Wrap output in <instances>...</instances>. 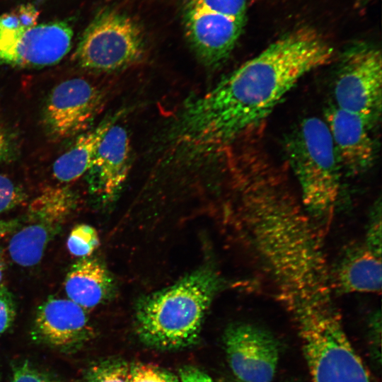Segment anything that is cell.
<instances>
[{
	"label": "cell",
	"instance_id": "6da1fadb",
	"mask_svg": "<svg viewBox=\"0 0 382 382\" xmlns=\"http://www.w3.org/2000/svg\"><path fill=\"white\" fill-rule=\"evenodd\" d=\"M335 50L316 28L279 37L183 108L178 143L195 152L219 150L258 126L305 75L332 62Z\"/></svg>",
	"mask_w": 382,
	"mask_h": 382
},
{
	"label": "cell",
	"instance_id": "7a4b0ae2",
	"mask_svg": "<svg viewBox=\"0 0 382 382\" xmlns=\"http://www.w3.org/2000/svg\"><path fill=\"white\" fill-rule=\"evenodd\" d=\"M242 216L252 248L288 311L333 301L330 272L305 209L265 172L249 175Z\"/></svg>",
	"mask_w": 382,
	"mask_h": 382
},
{
	"label": "cell",
	"instance_id": "3957f363",
	"mask_svg": "<svg viewBox=\"0 0 382 382\" xmlns=\"http://www.w3.org/2000/svg\"><path fill=\"white\" fill-rule=\"evenodd\" d=\"M219 286L216 272L202 267L142 298L135 313L139 339L149 347L166 350L194 344Z\"/></svg>",
	"mask_w": 382,
	"mask_h": 382
},
{
	"label": "cell",
	"instance_id": "277c9868",
	"mask_svg": "<svg viewBox=\"0 0 382 382\" xmlns=\"http://www.w3.org/2000/svg\"><path fill=\"white\" fill-rule=\"evenodd\" d=\"M285 144L303 208L311 218L327 220L340 191L341 166L325 121L305 118Z\"/></svg>",
	"mask_w": 382,
	"mask_h": 382
},
{
	"label": "cell",
	"instance_id": "5b68a950",
	"mask_svg": "<svg viewBox=\"0 0 382 382\" xmlns=\"http://www.w3.org/2000/svg\"><path fill=\"white\" fill-rule=\"evenodd\" d=\"M312 382H371L337 306L294 316Z\"/></svg>",
	"mask_w": 382,
	"mask_h": 382
},
{
	"label": "cell",
	"instance_id": "8992f818",
	"mask_svg": "<svg viewBox=\"0 0 382 382\" xmlns=\"http://www.w3.org/2000/svg\"><path fill=\"white\" fill-rule=\"evenodd\" d=\"M248 0H183L187 42L202 63L217 66L229 57L246 23Z\"/></svg>",
	"mask_w": 382,
	"mask_h": 382
},
{
	"label": "cell",
	"instance_id": "52a82bcc",
	"mask_svg": "<svg viewBox=\"0 0 382 382\" xmlns=\"http://www.w3.org/2000/svg\"><path fill=\"white\" fill-rule=\"evenodd\" d=\"M143 52L139 24L127 14L107 8L88 25L74 56L83 68L110 71L135 63Z\"/></svg>",
	"mask_w": 382,
	"mask_h": 382
},
{
	"label": "cell",
	"instance_id": "ba28073f",
	"mask_svg": "<svg viewBox=\"0 0 382 382\" xmlns=\"http://www.w3.org/2000/svg\"><path fill=\"white\" fill-rule=\"evenodd\" d=\"M334 105L357 114L373 126L381 115L382 57L376 45H350L342 54L333 86Z\"/></svg>",
	"mask_w": 382,
	"mask_h": 382
},
{
	"label": "cell",
	"instance_id": "9c48e42d",
	"mask_svg": "<svg viewBox=\"0 0 382 382\" xmlns=\"http://www.w3.org/2000/svg\"><path fill=\"white\" fill-rule=\"evenodd\" d=\"M76 204V195L67 187L43 189L29 204L10 239L8 250L12 260L23 267L38 264Z\"/></svg>",
	"mask_w": 382,
	"mask_h": 382
},
{
	"label": "cell",
	"instance_id": "30bf717a",
	"mask_svg": "<svg viewBox=\"0 0 382 382\" xmlns=\"http://www.w3.org/2000/svg\"><path fill=\"white\" fill-rule=\"evenodd\" d=\"M72 37L64 21L20 29L0 26V62L19 67L54 65L69 52Z\"/></svg>",
	"mask_w": 382,
	"mask_h": 382
},
{
	"label": "cell",
	"instance_id": "8fae6325",
	"mask_svg": "<svg viewBox=\"0 0 382 382\" xmlns=\"http://www.w3.org/2000/svg\"><path fill=\"white\" fill-rule=\"evenodd\" d=\"M224 342L230 368L241 382L272 381L279 349L268 330L249 323H236L225 330Z\"/></svg>",
	"mask_w": 382,
	"mask_h": 382
},
{
	"label": "cell",
	"instance_id": "7c38bea8",
	"mask_svg": "<svg viewBox=\"0 0 382 382\" xmlns=\"http://www.w3.org/2000/svg\"><path fill=\"white\" fill-rule=\"evenodd\" d=\"M101 100L99 90L83 79L62 81L52 89L46 103V127L56 138L73 137L89 125Z\"/></svg>",
	"mask_w": 382,
	"mask_h": 382
},
{
	"label": "cell",
	"instance_id": "4fadbf2b",
	"mask_svg": "<svg viewBox=\"0 0 382 382\" xmlns=\"http://www.w3.org/2000/svg\"><path fill=\"white\" fill-rule=\"evenodd\" d=\"M91 336L87 310L70 299L50 296L37 308L32 329L35 341L70 352Z\"/></svg>",
	"mask_w": 382,
	"mask_h": 382
},
{
	"label": "cell",
	"instance_id": "5bb4252c",
	"mask_svg": "<svg viewBox=\"0 0 382 382\" xmlns=\"http://www.w3.org/2000/svg\"><path fill=\"white\" fill-rule=\"evenodd\" d=\"M323 120L341 167L354 175L372 167L376 148L371 133V124L361 116L334 105L325 110Z\"/></svg>",
	"mask_w": 382,
	"mask_h": 382
},
{
	"label": "cell",
	"instance_id": "9a60e30c",
	"mask_svg": "<svg viewBox=\"0 0 382 382\" xmlns=\"http://www.w3.org/2000/svg\"><path fill=\"white\" fill-rule=\"evenodd\" d=\"M130 166V144L126 129L112 125L105 134L89 169L91 187L111 197L125 182Z\"/></svg>",
	"mask_w": 382,
	"mask_h": 382
},
{
	"label": "cell",
	"instance_id": "2e32d148",
	"mask_svg": "<svg viewBox=\"0 0 382 382\" xmlns=\"http://www.w3.org/2000/svg\"><path fill=\"white\" fill-rule=\"evenodd\" d=\"M332 289L344 292L376 293L381 288V254L365 243L347 252L330 272Z\"/></svg>",
	"mask_w": 382,
	"mask_h": 382
},
{
	"label": "cell",
	"instance_id": "e0dca14e",
	"mask_svg": "<svg viewBox=\"0 0 382 382\" xmlns=\"http://www.w3.org/2000/svg\"><path fill=\"white\" fill-rule=\"evenodd\" d=\"M111 288L112 279L106 268L98 260L88 257L71 265L64 282L69 299L86 310L103 303Z\"/></svg>",
	"mask_w": 382,
	"mask_h": 382
},
{
	"label": "cell",
	"instance_id": "ac0fdd59",
	"mask_svg": "<svg viewBox=\"0 0 382 382\" xmlns=\"http://www.w3.org/2000/svg\"><path fill=\"white\" fill-rule=\"evenodd\" d=\"M113 124L114 120H107L96 128L79 135L71 147L54 161L52 166L54 178L62 183H68L88 172L101 140Z\"/></svg>",
	"mask_w": 382,
	"mask_h": 382
},
{
	"label": "cell",
	"instance_id": "d6986e66",
	"mask_svg": "<svg viewBox=\"0 0 382 382\" xmlns=\"http://www.w3.org/2000/svg\"><path fill=\"white\" fill-rule=\"evenodd\" d=\"M69 253L76 257H89L99 246L100 240L97 231L88 224L76 225L71 230L67 239Z\"/></svg>",
	"mask_w": 382,
	"mask_h": 382
},
{
	"label": "cell",
	"instance_id": "ffe728a7",
	"mask_svg": "<svg viewBox=\"0 0 382 382\" xmlns=\"http://www.w3.org/2000/svg\"><path fill=\"white\" fill-rule=\"evenodd\" d=\"M87 382H129V366L121 360L97 362L86 371Z\"/></svg>",
	"mask_w": 382,
	"mask_h": 382
},
{
	"label": "cell",
	"instance_id": "44dd1931",
	"mask_svg": "<svg viewBox=\"0 0 382 382\" xmlns=\"http://www.w3.org/2000/svg\"><path fill=\"white\" fill-rule=\"evenodd\" d=\"M129 382H179L168 371L157 366L138 363L129 366Z\"/></svg>",
	"mask_w": 382,
	"mask_h": 382
},
{
	"label": "cell",
	"instance_id": "7402d4cb",
	"mask_svg": "<svg viewBox=\"0 0 382 382\" xmlns=\"http://www.w3.org/2000/svg\"><path fill=\"white\" fill-rule=\"evenodd\" d=\"M38 12L30 4L21 5L11 12L0 15V26L7 29L25 28L35 25Z\"/></svg>",
	"mask_w": 382,
	"mask_h": 382
},
{
	"label": "cell",
	"instance_id": "603a6c76",
	"mask_svg": "<svg viewBox=\"0 0 382 382\" xmlns=\"http://www.w3.org/2000/svg\"><path fill=\"white\" fill-rule=\"evenodd\" d=\"M25 199L24 192L7 177L0 175V213L13 209Z\"/></svg>",
	"mask_w": 382,
	"mask_h": 382
},
{
	"label": "cell",
	"instance_id": "cb8c5ba5",
	"mask_svg": "<svg viewBox=\"0 0 382 382\" xmlns=\"http://www.w3.org/2000/svg\"><path fill=\"white\" fill-rule=\"evenodd\" d=\"M16 315V303L13 294L4 284H0V335L13 324Z\"/></svg>",
	"mask_w": 382,
	"mask_h": 382
},
{
	"label": "cell",
	"instance_id": "d4e9b609",
	"mask_svg": "<svg viewBox=\"0 0 382 382\" xmlns=\"http://www.w3.org/2000/svg\"><path fill=\"white\" fill-rule=\"evenodd\" d=\"M381 202L374 207L371 212L365 244L381 254Z\"/></svg>",
	"mask_w": 382,
	"mask_h": 382
},
{
	"label": "cell",
	"instance_id": "484cf974",
	"mask_svg": "<svg viewBox=\"0 0 382 382\" xmlns=\"http://www.w3.org/2000/svg\"><path fill=\"white\" fill-rule=\"evenodd\" d=\"M12 382H59L40 371L28 361L14 367Z\"/></svg>",
	"mask_w": 382,
	"mask_h": 382
},
{
	"label": "cell",
	"instance_id": "4316f807",
	"mask_svg": "<svg viewBox=\"0 0 382 382\" xmlns=\"http://www.w3.org/2000/svg\"><path fill=\"white\" fill-rule=\"evenodd\" d=\"M179 376L180 382H214L207 374L191 366L181 368Z\"/></svg>",
	"mask_w": 382,
	"mask_h": 382
},
{
	"label": "cell",
	"instance_id": "83f0119b",
	"mask_svg": "<svg viewBox=\"0 0 382 382\" xmlns=\"http://www.w3.org/2000/svg\"><path fill=\"white\" fill-rule=\"evenodd\" d=\"M20 226V219L10 220L0 219V240L13 233Z\"/></svg>",
	"mask_w": 382,
	"mask_h": 382
},
{
	"label": "cell",
	"instance_id": "f1b7e54d",
	"mask_svg": "<svg viewBox=\"0 0 382 382\" xmlns=\"http://www.w3.org/2000/svg\"><path fill=\"white\" fill-rule=\"evenodd\" d=\"M6 138L3 132V131L0 129V160L2 158L6 149Z\"/></svg>",
	"mask_w": 382,
	"mask_h": 382
},
{
	"label": "cell",
	"instance_id": "f546056e",
	"mask_svg": "<svg viewBox=\"0 0 382 382\" xmlns=\"http://www.w3.org/2000/svg\"><path fill=\"white\" fill-rule=\"evenodd\" d=\"M6 270V263L2 254L0 253V284L4 277V274Z\"/></svg>",
	"mask_w": 382,
	"mask_h": 382
},
{
	"label": "cell",
	"instance_id": "4dcf8cb0",
	"mask_svg": "<svg viewBox=\"0 0 382 382\" xmlns=\"http://www.w3.org/2000/svg\"><path fill=\"white\" fill-rule=\"evenodd\" d=\"M355 6L357 8H363L369 4L372 0H354Z\"/></svg>",
	"mask_w": 382,
	"mask_h": 382
}]
</instances>
